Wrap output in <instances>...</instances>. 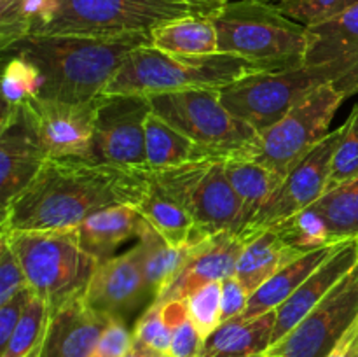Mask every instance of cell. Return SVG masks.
Segmentation results:
<instances>
[{
    "label": "cell",
    "instance_id": "obj_12",
    "mask_svg": "<svg viewBox=\"0 0 358 357\" xmlns=\"http://www.w3.org/2000/svg\"><path fill=\"white\" fill-rule=\"evenodd\" d=\"M150 111L147 97L101 94L90 160L147 170L145 121Z\"/></svg>",
    "mask_w": 358,
    "mask_h": 357
},
{
    "label": "cell",
    "instance_id": "obj_1",
    "mask_svg": "<svg viewBox=\"0 0 358 357\" xmlns=\"http://www.w3.org/2000/svg\"><path fill=\"white\" fill-rule=\"evenodd\" d=\"M147 184L145 168L115 167L84 158H48L34 181L2 210L0 231L79 227L107 206H136Z\"/></svg>",
    "mask_w": 358,
    "mask_h": 357
},
{
    "label": "cell",
    "instance_id": "obj_41",
    "mask_svg": "<svg viewBox=\"0 0 358 357\" xmlns=\"http://www.w3.org/2000/svg\"><path fill=\"white\" fill-rule=\"evenodd\" d=\"M250 293L245 289L243 284L238 280L236 275L222 280V290H220V322L231 321L234 317L243 315L247 310Z\"/></svg>",
    "mask_w": 358,
    "mask_h": 357
},
{
    "label": "cell",
    "instance_id": "obj_8",
    "mask_svg": "<svg viewBox=\"0 0 358 357\" xmlns=\"http://www.w3.org/2000/svg\"><path fill=\"white\" fill-rule=\"evenodd\" d=\"M345 102L331 84H322L278 122L259 132L250 146L240 154L255 161L283 178L329 135V125Z\"/></svg>",
    "mask_w": 358,
    "mask_h": 357
},
{
    "label": "cell",
    "instance_id": "obj_37",
    "mask_svg": "<svg viewBox=\"0 0 358 357\" xmlns=\"http://www.w3.org/2000/svg\"><path fill=\"white\" fill-rule=\"evenodd\" d=\"M171 336H173V328L166 321L164 304L161 301H152L136 318L135 328H133V340L142 342L143 345L150 346L157 352L168 354Z\"/></svg>",
    "mask_w": 358,
    "mask_h": 357
},
{
    "label": "cell",
    "instance_id": "obj_39",
    "mask_svg": "<svg viewBox=\"0 0 358 357\" xmlns=\"http://www.w3.org/2000/svg\"><path fill=\"white\" fill-rule=\"evenodd\" d=\"M27 284V276L16 254L7 238L0 234V304L16 296Z\"/></svg>",
    "mask_w": 358,
    "mask_h": 357
},
{
    "label": "cell",
    "instance_id": "obj_24",
    "mask_svg": "<svg viewBox=\"0 0 358 357\" xmlns=\"http://www.w3.org/2000/svg\"><path fill=\"white\" fill-rule=\"evenodd\" d=\"M306 252L289 244L278 237L275 230H264L245 240L243 252L236 266V276L248 293H255L266 280L278 273L283 266L296 261Z\"/></svg>",
    "mask_w": 358,
    "mask_h": 357
},
{
    "label": "cell",
    "instance_id": "obj_25",
    "mask_svg": "<svg viewBox=\"0 0 358 357\" xmlns=\"http://www.w3.org/2000/svg\"><path fill=\"white\" fill-rule=\"evenodd\" d=\"M143 219L173 247H185L203 240L198 237V227L187 210L175 202L149 172V184L142 200L136 205Z\"/></svg>",
    "mask_w": 358,
    "mask_h": 357
},
{
    "label": "cell",
    "instance_id": "obj_29",
    "mask_svg": "<svg viewBox=\"0 0 358 357\" xmlns=\"http://www.w3.org/2000/svg\"><path fill=\"white\" fill-rule=\"evenodd\" d=\"M138 241L143 251L145 280L156 300L180 272L194 244L185 245V247H173L147 220L143 224Z\"/></svg>",
    "mask_w": 358,
    "mask_h": 357
},
{
    "label": "cell",
    "instance_id": "obj_47",
    "mask_svg": "<svg viewBox=\"0 0 358 357\" xmlns=\"http://www.w3.org/2000/svg\"><path fill=\"white\" fill-rule=\"evenodd\" d=\"M254 357H268V356H266V352H264V354H259V356H254Z\"/></svg>",
    "mask_w": 358,
    "mask_h": 357
},
{
    "label": "cell",
    "instance_id": "obj_19",
    "mask_svg": "<svg viewBox=\"0 0 358 357\" xmlns=\"http://www.w3.org/2000/svg\"><path fill=\"white\" fill-rule=\"evenodd\" d=\"M112 318L77 296L49 317L41 357H90Z\"/></svg>",
    "mask_w": 358,
    "mask_h": 357
},
{
    "label": "cell",
    "instance_id": "obj_22",
    "mask_svg": "<svg viewBox=\"0 0 358 357\" xmlns=\"http://www.w3.org/2000/svg\"><path fill=\"white\" fill-rule=\"evenodd\" d=\"M276 310L252 318L234 317L222 322L203 345L201 357H254L271 346Z\"/></svg>",
    "mask_w": 358,
    "mask_h": 357
},
{
    "label": "cell",
    "instance_id": "obj_28",
    "mask_svg": "<svg viewBox=\"0 0 358 357\" xmlns=\"http://www.w3.org/2000/svg\"><path fill=\"white\" fill-rule=\"evenodd\" d=\"M145 154L147 170H163L210 158L208 153L152 111L145 121Z\"/></svg>",
    "mask_w": 358,
    "mask_h": 357
},
{
    "label": "cell",
    "instance_id": "obj_42",
    "mask_svg": "<svg viewBox=\"0 0 358 357\" xmlns=\"http://www.w3.org/2000/svg\"><path fill=\"white\" fill-rule=\"evenodd\" d=\"M203 345L205 340L194 328L192 321L187 317L173 329V336H171L170 345V356L171 357H201Z\"/></svg>",
    "mask_w": 358,
    "mask_h": 357
},
{
    "label": "cell",
    "instance_id": "obj_49",
    "mask_svg": "<svg viewBox=\"0 0 358 357\" xmlns=\"http://www.w3.org/2000/svg\"><path fill=\"white\" fill-rule=\"evenodd\" d=\"M266 2H271V0H266ZM276 2L280 4V2H283V0H276Z\"/></svg>",
    "mask_w": 358,
    "mask_h": 357
},
{
    "label": "cell",
    "instance_id": "obj_36",
    "mask_svg": "<svg viewBox=\"0 0 358 357\" xmlns=\"http://www.w3.org/2000/svg\"><path fill=\"white\" fill-rule=\"evenodd\" d=\"M220 290H222V282H210L199 287L185 300L189 318L203 340L208 338L222 324L220 322Z\"/></svg>",
    "mask_w": 358,
    "mask_h": 357
},
{
    "label": "cell",
    "instance_id": "obj_5",
    "mask_svg": "<svg viewBox=\"0 0 358 357\" xmlns=\"http://www.w3.org/2000/svg\"><path fill=\"white\" fill-rule=\"evenodd\" d=\"M194 14L182 0H45L30 35L124 37Z\"/></svg>",
    "mask_w": 358,
    "mask_h": 357
},
{
    "label": "cell",
    "instance_id": "obj_6",
    "mask_svg": "<svg viewBox=\"0 0 358 357\" xmlns=\"http://www.w3.org/2000/svg\"><path fill=\"white\" fill-rule=\"evenodd\" d=\"M16 254L28 286L51 314L83 296L98 261L87 254L77 227L49 231H0Z\"/></svg>",
    "mask_w": 358,
    "mask_h": 357
},
{
    "label": "cell",
    "instance_id": "obj_14",
    "mask_svg": "<svg viewBox=\"0 0 358 357\" xmlns=\"http://www.w3.org/2000/svg\"><path fill=\"white\" fill-rule=\"evenodd\" d=\"M94 310L119 318H129L145 310L154 301L143 273V251L140 241L129 251L98 262L84 293Z\"/></svg>",
    "mask_w": 358,
    "mask_h": 357
},
{
    "label": "cell",
    "instance_id": "obj_9",
    "mask_svg": "<svg viewBox=\"0 0 358 357\" xmlns=\"http://www.w3.org/2000/svg\"><path fill=\"white\" fill-rule=\"evenodd\" d=\"M147 98L154 114L213 158L240 156L257 135L252 126L227 111L220 90L171 91Z\"/></svg>",
    "mask_w": 358,
    "mask_h": 357
},
{
    "label": "cell",
    "instance_id": "obj_45",
    "mask_svg": "<svg viewBox=\"0 0 358 357\" xmlns=\"http://www.w3.org/2000/svg\"><path fill=\"white\" fill-rule=\"evenodd\" d=\"M163 352H157V350L150 349V346L143 345L142 342H136L133 340L131 346H129L128 352L124 354V357H161Z\"/></svg>",
    "mask_w": 358,
    "mask_h": 357
},
{
    "label": "cell",
    "instance_id": "obj_27",
    "mask_svg": "<svg viewBox=\"0 0 358 357\" xmlns=\"http://www.w3.org/2000/svg\"><path fill=\"white\" fill-rule=\"evenodd\" d=\"M224 172L243 205L247 224L275 196L283 182V177L276 172L241 156L224 158Z\"/></svg>",
    "mask_w": 358,
    "mask_h": 357
},
{
    "label": "cell",
    "instance_id": "obj_11",
    "mask_svg": "<svg viewBox=\"0 0 358 357\" xmlns=\"http://www.w3.org/2000/svg\"><path fill=\"white\" fill-rule=\"evenodd\" d=\"M358 317V265L292 331L266 350L268 357H325Z\"/></svg>",
    "mask_w": 358,
    "mask_h": 357
},
{
    "label": "cell",
    "instance_id": "obj_46",
    "mask_svg": "<svg viewBox=\"0 0 358 357\" xmlns=\"http://www.w3.org/2000/svg\"><path fill=\"white\" fill-rule=\"evenodd\" d=\"M182 2L189 4V6H192L194 9H198L201 14H208L210 10L213 9H219L220 6H224V4L231 2V0H182Z\"/></svg>",
    "mask_w": 358,
    "mask_h": 357
},
{
    "label": "cell",
    "instance_id": "obj_4",
    "mask_svg": "<svg viewBox=\"0 0 358 357\" xmlns=\"http://www.w3.org/2000/svg\"><path fill=\"white\" fill-rule=\"evenodd\" d=\"M252 72H259L238 56L175 55L150 44L131 49L107 84L105 94H138L187 90H220Z\"/></svg>",
    "mask_w": 358,
    "mask_h": 357
},
{
    "label": "cell",
    "instance_id": "obj_10",
    "mask_svg": "<svg viewBox=\"0 0 358 357\" xmlns=\"http://www.w3.org/2000/svg\"><path fill=\"white\" fill-rule=\"evenodd\" d=\"M325 84L311 66L252 72L220 88V100L227 111L255 132H264L278 122L290 108Z\"/></svg>",
    "mask_w": 358,
    "mask_h": 357
},
{
    "label": "cell",
    "instance_id": "obj_31",
    "mask_svg": "<svg viewBox=\"0 0 358 357\" xmlns=\"http://www.w3.org/2000/svg\"><path fill=\"white\" fill-rule=\"evenodd\" d=\"M49 317L51 310L45 301L35 293L31 294L13 336L0 350V357H41Z\"/></svg>",
    "mask_w": 358,
    "mask_h": 357
},
{
    "label": "cell",
    "instance_id": "obj_35",
    "mask_svg": "<svg viewBox=\"0 0 358 357\" xmlns=\"http://www.w3.org/2000/svg\"><path fill=\"white\" fill-rule=\"evenodd\" d=\"M358 177V104L343 122V136L332 158L327 191ZM325 191V192H327Z\"/></svg>",
    "mask_w": 358,
    "mask_h": 357
},
{
    "label": "cell",
    "instance_id": "obj_44",
    "mask_svg": "<svg viewBox=\"0 0 358 357\" xmlns=\"http://www.w3.org/2000/svg\"><path fill=\"white\" fill-rule=\"evenodd\" d=\"M325 357H358V317Z\"/></svg>",
    "mask_w": 358,
    "mask_h": 357
},
{
    "label": "cell",
    "instance_id": "obj_13",
    "mask_svg": "<svg viewBox=\"0 0 358 357\" xmlns=\"http://www.w3.org/2000/svg\"><path fill=\"white\" fill-rule=\"evenodd\" d=\"M341 136L343 125L329 133L303 161H299L289 172L275 196L243 227L240 234L245 240L308 209L325 195L331 178L332 158L341 142Z\"/></svg>",
    "mask_w": 358,
    "mask_h": 357
},
{
    "label": "cell",
    "instance_id": "obj_17",
    "mask_svg": "<svg viewBox=\"0 0 358 357\" xmlns=\"http://www.w3.org/2000/svg\"><path fill=\"white\" fill-rule=\"evenodd\" d=\"M100 100V98H98ZM98 100L86 104L34 98L31 118L45 156L90 160L94 140Z\"/></svg>",
    "mask_w": 358,
    "mask_h": 357
},
{
    "label": "cell",
    "instance_id": "obj_33",
    "mask_svg": "<svg viewBox=\"0 0 358 357\" xmlns=\"http://www.w3.org/2000/svg\"><path fill=\"white\" fill-rule=\"evenodd\" d=\"M44 77L28 59L13 55L6 63L2 76L3 108L21 107L38 98Z\"/></svg>",
    "mask_w": 358,
    "mask_h": 357
},
{
    "label": "cell",
    "instance_id": "obj_15",
    "mask_svg": "<svg viewBox=\"0 0 358 357\" xmlns=\"http://www.w3.org/2000/svg\"><path fill=\"white\" fill-rule=\"evenodd\" d=\"M304 65L345 98L358 93V4L325 23L308 27Z\"/></svg>",
    "mask_w": 358,
    "mask_h": 357
},
{
    "label": "cell",
    "instance_id": "obj_2",
    "mask_svg": "<svg viewBox=\"0 0 358 357\" xmlns=\"http://www.w3.org/2000/svg\"><path fill=\"white\" fill-rule=\"evenodd\" d=\"M150 34L124 37L28 35L7 51L28 59L44 77L38 98L86 104L98 100L131 49Z\"/></svg>",
    "mask_w": 358,
    "mask_h": 357
},
{
    "label": "cell",
    "instance_id": "obj_40",
    "mask_svg": "<svg viewBox=\"0 0 358 357\" xmlns=\"http://www.w3.org/2000/svg\"><path fill=\"white\" fill-rule=\"evenodd\" d=\"M131 342L133 332L128 329V324L119 318H112L90 357H124Z\"/></svg>",
    "mask_w": 358,
    "mask_h": 357
},
{
    "label": "cell",
    "instance_id": "obj_23",
    "mask_svg": "<svg viewBox=\"0 0 358 357\" xmlns=\"http://www.w3.org/2000/svg\"><path fill=\"white\" fill-rule=\"evenodd\" d=\"M341 244H345V241H341ZM341 244H332L320 248H315V251L306 252V254L301 255L299 259L283 266L278 273H275V275L269 280H266L255 293L250 294L247 310H245L243 315H240V317L252 318L257 317V315L266 314V312L278 310V308L282 307L297 289H299L301 284H303L304 280L322 265V262L327 261V259L341 247Z\"/></svg>",
    "mask_w": 358,
    "mask_h": 357
},
{
    "label": "cell",
    "instance_id": "obj_32",
    "mask_svg": "<svg viewBox=\"0 0 358 357\" xmlns=\"http://www.w3.org/2000/svg\"><path fill=\"white\" fill-rule=\"evenodd\" d=\"M271 230H275L278 237L290 247H296L303 252L334 244L331 233H329L327 223L313 206H308V209L294 214L292 217L282 220Z\"/></svg>",
    "mask_w": 358,
    "mask_h": 357
},
{
    "label": "cell",
    "instance_id": "obj_43",
    "mask_svg": "<svg viewBox=\"0 0 358 357\" xmlns=\"http://www.w3.org/2000/svg\"><path fill=\"white\" fill-rule=\"evenodd\" d=\"M31 294H34V289L27 284L16 296L10 298L7 303L0 304V350L7 345L9 338L13 336Z\"/></svg>",
    "mask_w": 358,
    "mask_h": 357
},
{
    "label": "cell",
    "instance_id": "obj_26",
    "mask_svg": "<svg viewBox=\"0 0 358 357\" xmlns=\"http://www.w3.org/2000/svg\"><path fill=\"white\" fill-rule=\"evenodd\" d=\"M150 46L175 55H215L219 52L215 24L205 14L180 18L150 31Z\"/></svg>",
    "mask_w": 358,
    "mask_h": 357
},
{
    "label": "cell",
    "instance_id": "obj_18",
    "mask_svg": "<svg viewBox=\"0 0 358 357\" xmlns=\"http://www.w3.org/2000/svg\"><path fill=\"white\" fill-rule=\"evenodd\" d=\"M243 247L245 238L240 233H217L196 241L180 272L156 300H187L205 284L222 282L236 275V266Z\"/></svg>",
    "mask_w": 358,
    "mask_h": 357
},
{
    "label": "cell",
    "instance_id": "obj_30",
    "mask_svg": "<svg viewBox=\"0 0 358 357\" xmlns=\"http://www.w3.org/2000/svg\"><path fill=\"white\" fill-rule=\"evenodd\" d=\"M311 206L325 219L334 244L358 240V177L327 191Z\"/></svg>",
    "mask_w": 358,
    "mask_h": 357
},
{
    "label": "cell",
    "instance_id": "obj_38",
    "mask_svg": "<svg viewBox=\"0 0 358 357\" xmlns=\"http://www.w3.org/2000/svg\"><path fill=\"white\" fill-rule=\"evenodd\" d=\"M355 4L358 0H283L276 6L285 16L292 18L297 23L315 27L339 16Z\"/></svg>",
    "mask_w": 358,
    "mask_h": 357
},
{
    "label": "cell",
    "instance_id": "obj_34",
    "mask_svg": "<svg viewBox=\"0 0 358 357\" xmlns=\"http://www.w3.org/2000/svg\"><path fill=\"white\" fill-rule=\"evenodd\" d=\"M45 0H0V49L7 51L31 34Z\"/></svg>",
    "mask_w": 358,
    "mask_h": 357
},
{
    "label": "cell",
    "instance_id": "obj_7",
    "mask_svg": "<svg viewBox=\"0 0 358 357\" xmlns=\"http://www.w3.org/2000/svg\"><path fill=\"white\" fill-rule=\"evenodd\" d=\"M149 172L150 177L194 219L199 238L243 231L247 216L227 181L224 158L210 156Z\"/></svg>",
    "mask_w": 358,
    "mask_h": 357
},
{
    "label": "cell",
    "instance_id": "obj_3",
    "mask_svg": "<svg viewBox=\"0 0 358 357\" xmlns=\"http://www.w3.org/2000/svg\"><path fill=\"white\" fill-rule=\"evenodd\" d=\"M217 30L219 52L238 56L259 72L304 65L308 27L285 16L266 0H231L210 10Z\"/></svg>",
    "mask_w": 358,
    "mask_h": 357
},
{
    "label": "cell",
    "instance_id": "obj_16",
    "mask_svg": "<svg viewBox=\"0 0 358 357\" xmlns=\"http://www.w3.org/2000/svg\"><path fill=\"white\" fill-rule=\"evenodd\" d=\"M30 105L3 108L0 119V206L9 203L30 184L45 163Z\"/></svg>",
    "mask_w": 358,
    "mask_h": 357
},
{
    "label": "cell",
    "instance_id": "obj_21",
    "mask_svg": "<svg viewBox=\"0 0 358 357\" xmlns=\"http://www.w3.org/2000/svg\"><path fill=\"white\" fill-rule=\"evenodd\" d=\"M145 219L133 205H114L87 217L77 231L84 251L98 262L110 259L122 244L138 238Z\"/></svg>",
    "mask_w": 358,
    "mask_h": 357
},
{
    "label": "cell",
    "instance_id": "obj_20",
    "mask_svg": "<svg viewBox=\"0 0 358 357\" xmlns=\"http://www.w3.org/2000/svg\"><path fill=\"white\" fill-rule=\"evenodd\" d=\"M358 265V240H348L322 262L299 289L276 310L271 345L289 335L350 272Z\"/></svg>",
    "mask_w": 358,
    "mask_h": 357
},
{
    "label": "cell",
    "instance_id": "obj_48",
    "mask_svg": "<svg viewBox=\"0 0 358 357\" xmlns=\"http://www.w3.org/2000/svg\"><path fill=\"white\" fill-rule=\"evenodd\" d=\"M161 357H171V356H170V354H163V356H161Z\"/></svg>",
    "mask_w": 358,
    "mask_h": 357
}]
</instances>
